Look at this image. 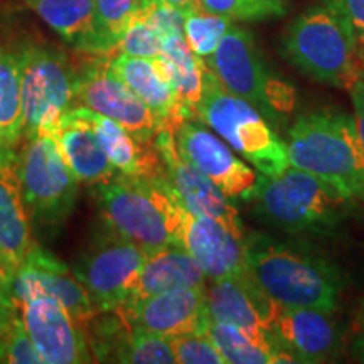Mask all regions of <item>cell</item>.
Masks as SVG:
<instances>
[{
    "instance_id": "6da1fadb",
    "label": "cell",
    "mask_w": 364,
    "mask_h": 364,
    "mask_svg": "<svg viewBox=\"0 0 364 364\" xmlns=\"http://www.w3.org/2000/svg\"><path fill=\"white\" fill-rule=\"evenodd\" d=\"M93 196L105 226L147 255L179 245L186 209L164 172L152 177L118 172L110 181L93 186Z\"/></svg>"
},
{
    "instance_id": "7a4b0ae2",
    "label": "cell",
    "mask_w": 364,
    "mask_h": 364,
    "mask_svg": "<svg viewBox=\"0 0 364 364\" xmlns=\"http://www.w3.org/2000/svg\"><path fill=\"white\" fill-rule=\"evenodd\" d=\"M289 166L326 181L349 201L364 198V144L353 117L317 110L297 118L287 135Z\"/></svg>"
},
{
    "instance_id": "3957f363",
    "label": "cell",
    "mask_w": 364,
    "mask_h": 364,
    "mask_svg": "<svg viewBox=\"0 0 364 364\" xmlns=\"http://www.w3.org/2000/svg\"><path fill=\"white\" fill-rule=\"evenodd\" d=\"M247 253L250 275L273 302L336 311L341 277L322 257L257 235L247 236Z\"/></svg>"
},
{
    "instance_id": "277c9868",
    "label": "cell",
    "mask_w": 364,
    "mask_h": 364,
    "mask_svg": "<svg viewBox=\"0 0 364 364\" xmlns=\"http://www.w3.org/2000/svg\"><path fill=\"white\" fill-rule=\"evenodd\" d=\"M282 49L295 68L321 83L351 90L361 80V49L338 12L326 6L302 12L287 27Z\"/></svg>"
},
{
    "instance_id": "5b68a950",
    "label": "cell",
    "mask_w": 364,
    "mask_h": 364,
    "mask_svg": "<svg viewBox=\"0 0 364 364\" xmlns=\"http://www.w3.org/2000/svg\"><path fill=\"white\" fill-rule=\"evenodd\" d=\"M196 118L265 177H277L290 167L285 142L267 118L247 100L230 93L209 68Z\"/></svg>"
},
{
    "instance_id": "8992f818",
    "label": "cell",
    "mask_w": 364,
    "mask_h": 364,
    "mask_svg": "<svg viewBox=\"0 0 364 364\" xmlns=\"http://www.w3.org/2000/svg\"><path fill=\"white\" fill-rule=\"evenodd\" d=\"M76 68L63 49L21 39V91L24 139L49 135L65 113L76 107Z\"/></svg>"
},
{
    "instance_id": "52a82bcc",
    "label": "cell",
    "mask_w": 364,
    "mask_h": 364,
    "mask_svg": "<svg viewBox=\"0 0 364 364\" xmlns=\"http://www.w3.org/2000/svg\"><path fill=\"white\" fill-rule=\"evenodd\" d=\"M17 154L22 198L31 225L56 231L75 211L80 181L63 157L56 140L36 135Z\"/></svg>"
},
{
    "instance_id": "ba28073f",
    "label": "cell",
    "mask_w": 364,
    "mask_h": 364,
    "mask_svg": "<svg viewBox=\"0 0 364 364\" xmlns=\"http://www.w3.org/2000/svg\"><path fill=\"white\" fill-rule=\"evenodd\" d=\"M204 63L230 93L252 103L267 120H277L294 110V88L272 75L252 33L243 27L231 26Z\"/></svg>"
},
{
    "instance_id": "9c48e42d",
    "label": "cell",
    "mask_w": 364,
    "mask_h": 364,
    "mask_svg": "<svg viewBox=\"0 0 364 364\" xmlns=\"http://www.w3.org/2000/svg\"><path fill=\"white\" fill-rule=\"evenodd\" d=\"M255 201L260 215L287 231H326L349 201L326 181L289 167L277 177L262 176Z\"/></svg>"
},
{
    "instance_id": "30bf717a",
    "label": "cell",
    "mask_w": 364,
    "mask_h": 364,
    "mask_svg": "<svg viewBox=\"0 0 364 364\" xmlns=\"http://www.w3.org/2000/svg\"><path fill=\"white\" fill-rule=\"evenodd\" d=\"M147 253L108 230L91 241L73 265L97 314L115 312L132 297Z\"/></svg>"
},
{
    "instance_id": "8fae6325",
    "label": "cell",
    "mask_w": 364,
    "mask_h": 364,
    "mask_svg": "<svg viewBox=\"0 0 364 364\" xmlns=\"http://www.w3.org/2000/svg\"><path fill=\"white\" fill-rule=\"evenodd\" d=\"M75 98L76 105L118 122L140 142L152 144L161 130L154 112L110 70L103 56L76 68Z\"/></svg>"
},
{
    "instance_id": "7c38bea8",
    "label": "cell",
    "mask_w": 364,
    "mask_h": 364,
    "mask_svg": "<svg viewBox=\"0 0 364 364\" xmlns=\"http://www.w3.org/2000/svg\"><path fill=\"white\" fill-rule=\"evenodd\" d=\"M181 157L193 164L231 199L255 198L263 174H257L220 135L204 124L186 120L174 132Z\"/></svg>"
},
{
    "instance_id": "4fadbf2b",
    "label": "cell",
    "mask_w": 364,
    "mask_h": 364,
    "mask_svg": "<svg viewBox=\"0 0 364 364\" xmlns=\"http://www.w3.org/2000/svg\"><path fill=\"white\" fill-rule=\"evenodd\" d=\"M208 306L211 321L240 327L265 349L275 363H295V359L272 338L273 300L257 285L250 273L215 280L208 290Z\"/></svg>"
},
{
    "instance_id": "5bb4252c",
    "label": "cell",
    "mask_w": 364,
    "mask_h": 364,
    "mask_svg": "<svg viewBox=\"0 0 364 364\" xmlns=\"http://www.w3.org/2000/svg\"><path fill=\"white\" fill-rule=\"evenodd\" d=\"M154 145L162 157L164 176L181 206L191 215L218 220L235 235L245 238L243 221L238 209L231 203V198H228L215 182L209 181L193 164L181 157L176 147L174 132L161 129L154 139Z\"/></svg>"
},
{
    "instance_id": "9a60e30c",
    "label": "cell",
    "mask_w": 364,
    "mask_h": 364,
    "mask_svg": "<svg viewBox=\"0 0 364 364\" xmlns=\"http://www.w3.org/2000/svg\"><path fill=\"white\" fill-rule=\"evenodd\" d=\"M12 292L17 302L31 297L56 300L85 331L97 317L88 292L71 268L36 241L14 275Z\"/></svg>"
},
{
    "instance_id": "2e32d148",
    "label": "cell",
    "mask_w": 364,
    "mask_h": 364,
    "mask_svg": "<svg viewBox=\"0 0 364 364\" xmlns=\"http://www.w3.org/2000/svg\"><path fill=\"white\" fill-rule=\"evenodd\" d=\"M130 329L152 332L167 339L191 334H208L211 324L206 287L164 292L120 307Z\"/></svg>"
},
{
    "instance_id": "e0dca14e",
    "label": "cell",
    "mask_w": 364,
    "mask_h": 364,
    "mask_svg": "<svg viewBox=\"0 0 364 364\" xmlns=\"http://www.w3.org/2000/svg\"><path fill=\"white\" fill-rule=\"evenodd\" d=\"M19 312L43 364L93 361L86 332L61 304L49 297L21 300Z\"/></svg>"
},
{
    "instance_id": "ac0fdd59",
    "label": "cell",
    "mask_w": 364,
    "mask_h": 364,
    "mask_svg": "<svg viewBox=\"0 0 364 364\" xmlns=\"http://www.w3.org/2000/svg\"><path fill=\"white\" fill-rule=\"evenodd\" d=\"M332 312L311 307H287L273 302L270 332L295 363H324L338 354L341 331Z\"/></svg>"
},
{
    "instance_id": "d6986e66",
    "label": "cell",
    "mask_w": 364,
    "mask_h": 364,
    "mask_svg": "<svg viewBox=\"0 0 364 364\" xmlns=\"http://www.w3.org/2000/svg\"><path fill=\"white\" fill-rule=\"evenodd\" d=\"M179 245L193 255L208 279L220 280L250 273L247 236L241 238L213 218L184 211Z\"/></svg>"
},
{
    "instance_id": "ffe728a7",
    "label": "cell",
    "mask_w": 364,
    "mask_h": 364,
    "mask_svg": "<svg viewBox=\"0 0 364 364\" xmlns=\"http://www.w3.org/2000/svg\"><path fill=\"white\" fill-rule=\"evenodd\" d=\"M108 65L118 78L154 112L161 129L176 132L182 122L189 120L177 102L161 59L118 53L108 59Z\"/></svg>"
},
{
    "instance_id": "44dd1931",
    "label": "cell",
    "mask_w": 364,
    "mask_h": 364,
    "mask_svg": "<svg viewBox=\"0 0 364 364\" xmlns=\"http://www.w3.org/2000/svg\"><path fill=\"white\" fill-rule=\"evenodd\" d=\"M49 136L56 140L63 157L80 184L97 186L110 181L117 169L108 161L93 127L76 107L65 113Z\"/></svg>"
},
{
    "instance_id": "7402d4cb",
    "label": "cell",
    "mask_w": 364,
    "mask_h": 364,
    "mask_svg": "<svg viewBox=\"0 0 364 364\" xmlns=\"http://www.w3.org/2000/svg\"><path fill=\"white\" fill-rule=\"evenodd\" d=\"M31 226L17 174V152H0V252L16 272L34 243Z\"/></svg>"
},
{
    "instance_id": "603a6c76",
    "label": "cell",
    "mask_w": 364,
    "mask_h": 364,
    "mask_svg": "<svg viewBox=\"0 0 364 364\" xmlns=\"http://www.w3.org/2000/svg\"><path fill=\"white\" fill-rule=\"evenodd\" d=\"M76 110L85 117L97 132L100 144L107 154L108 161L115 167L117 172L125 176L152 177L161 176L164 164L156 145L140 142L129 130L124 129L118 122L100 115L90 108L76 105Z\"/></svg>"
},
{
    "instance_id": "cb8c5ba5",
    "label": "cell",
    "mask_w": 364,
    "mask_h": 364,
    "mask_svg": "<svg viewBox=\"0 0 364 364\" xmlns=\"http://www.w3.org/2000/svg\"><path fill=\"white\" fill-rule=\"evenodd\" d=\"M206 273L194 257L179 245H169L149 253L139 280L125 306L171 290L206 287Z\"/></svg>"
},
{
    "instance_id": "d4e9b609",
    "label": "cell",
    "mask_w": 364,
    "mask_h": 364,
    "mask_svg": "<svg viewBox=\"0 0 364 364\" xmlns=\"http://www.w3.org/2000/svg\"><path fill=\"white\" fill-rule=\"evenodd\" d=\"M161 59L164 71L171 81L177 102L189 120L196 118V108L204 93L206 63L196 56L186 43L184 34L166 36L162 41Z\"/></svg>"
},
{
    "instance_id": "484cf974",
    "label": "cell",
    "mask_w": 364,
    "mask_h": 364,
    "mask_svg": "<svg viewBox=\"0 0 364 364\" xmlns=\"http://www.w3.org/2000/svg\"><path fill=\"white\" fill-rule=\"evenodd\" d=\"M24 139L21 91V41L0 34V152Z\"/></svg>"
},
{
    "instance_id": "4316f807",
    "label": "cell",
    "mask_w": 364,
    "mask_h": 364,
    "mask_svg": "<svg viewBox=\"0 0 364 364\" xmlns=\"http://www.w3.org/2000/svg\"><path fill=\"white\" fill-rule=\"evenodd\" d=\"M76 51L95 54V0H26Z\"/></svg>"
},
{
    "instance_id": "83f0119b",
    "label": "cell",
    "mask_w": 364,
    "mask_h": 364,
    "mask_svg": "<svg viewBox=\"0 0 364 364\" xmlns=\"http://www.w3.org/2000/svg\"><path fill=\"white\" fill-rule=\"evenodd\" d=\"M139 0H95V56H113Z\"/></svg>"
},
{
    "instance_id": "f1b7e54d",
    "label": "cell",
    "mask_w": 364,
    "mask_h": 364,
    "mask_svg": "<svg viewBox=\"0 0 364 364\" xmlns=\"http://www.w3.org/2000/svg\"><path fill=\"white\" fill-rule=\"evenodd\" d=\"M208 336L220 349L226 364H268L275 363L265 349L260 348L240 327L228 322L211 321Z\"/></svg>"
},
{
    "instance_id": "f546056e",
    "label": "cell",
    "mask_w": 364,
    "mask_h": 364,
    "mask_svg": "<svg viewBox=\"0 0 364 364\" xmlns=\"http://www.w3.org/2000/svg\"><path fill=\"white\" fill-rule=\"evenodd\" d=\"M233 26V21L228 17L216 16L206 12L204 9H198L184 16V39L196 56L208 59L216 48L220 46L223 36Z\"/></svg>"
},
{
    "instance_id": "4dcf8cb0",
    "label": "cell",
    "mask_w": 364,
    "mask_h": 364,
    "mask_svg": "<svg viewBox=\"0 0 364 364\" xmlns=\"http://www.w3.org/2000/svg\"><path fill=\"white\" fill-rule=\"evenodd\" d=\"M206 12L230 21L262 22L279 19L289 12V0H199Z\"/></svg>"
},
{
    "instance_id": "1f68e13d",
    "label": "cell",
    "mask_w": 364,
    "mask_h": 364,
    "mask_svg": "<svg viewBox=\"0 0 364 364\" xmlns=\"http://www.w3.org/2000/svg\"><path fill=\"white\" fill-rule=\"evenodd\" d=\"M164 38L159 31L150 24L147 17L139 9H135L134 16L127 26L120 43L117 46L115 54H129L136 58H159L162 51Z\"/></svg>"
},
{
    "instance_id": "d6a6232c",
    "label": "cell",
    "mask_w": 364,
    "mask_h": 364,
    "mask_svg": "<svg viewBox=\"0 0 364 364\" xmlns=\"http://www.w3.org/2000/svg\"><path fill=\"white\" fill-rule=\"evenodd\" d=\"M176 363L181 364H226L225 358L208 334H191L171 339Z\"/></svg>"
},
{
    "instance_id": "836d02e7",
    "label": "cell",
    "mask_w": 364,
    "mask_h": 364,
    "mask_svg": "<svg viewBox=\"0 0 364 364\" xmlns=\"http://www.w3.org/2000/svg\"><path fill=\"white\" fill-rule=\"evenodd\" d=\"M4 363L7 364H43V358L36 349V346L27 332L21 312L14 318V324L7 339L6 356Z\"/></svg>"
},
{
    "instance_id": "e575fe53",
    "label": "cell",
    "mask_w": 364,
    "mask_h": 364,
    "mask_svg": "<svg viewBox=\"0 0 364 364\" xmlns=\"http://www.w3.org/2000/svg\"><path fill=\"white\" fill-rule=\"evenodd\" d=\"M321 4L338 12L348 22L364 54V0H321Z\"/></svg>"
},
{
    "instance_id": "d590c367",
    "label": "cell",
    "mask_w": 364,
    "mask_h": 364,
    "mask_svg": "<svg viewBox=\"0 0 364 364\" xmlns=\"http://www.w3.org/2000/svg\"><path fill=\"white\" fill-rule=\"evenodd\" d=\"M17 314H19V304L14 297L12 290L0 289V363H4L7 339Z\"/></svg>"
},
{
    "instance_id": "8d00e7d4",
    "label": "cell",
    "mask_w": 364,
    "mask_h": 364,
    "mask_svg": "<svg viewBox=\"0 0 364 364\" xmlns=\"http://www.w3.org/2000/svg\"><path fill=\"white\" fill-rule=\"evenodd\" d=\"M349 93H351L354 105V125H356L359 139H361V142L364 144V80H358L356 83L351 86Z\"/></svg>"
},
{
    "instance_id": "74e56055",
    "label": "cell",
    "mask_w": 364,
    "mask_h": 364,
    "mask_svg": "<svg viewBox=\"0 0 364 364\" xmlns=\"http://www.w3.org/2000/svg\"><path fill=\"white\" fill-rule=\"evenodd\" d=\"M354 339H353V353L359 361H364V302L359 307L356 321H354Z\"/></svg>"
},
{
    "instance_id": "f35d334b",
    "label": "cell",
    "mask_w": 364,
    "mask_h": 364,
    "mask_svg": "<svg viewBox=\"0 0 364 364\" xmlns=\"http://www.w3.org/2000/svg\"><path fill=\"white\" fill-rule=\"evenodd\" d=\"M14 275H16V270L9 265L6 257H4L2 252H0V289L12 290Z\"/></svg>"
}]
</instances>
